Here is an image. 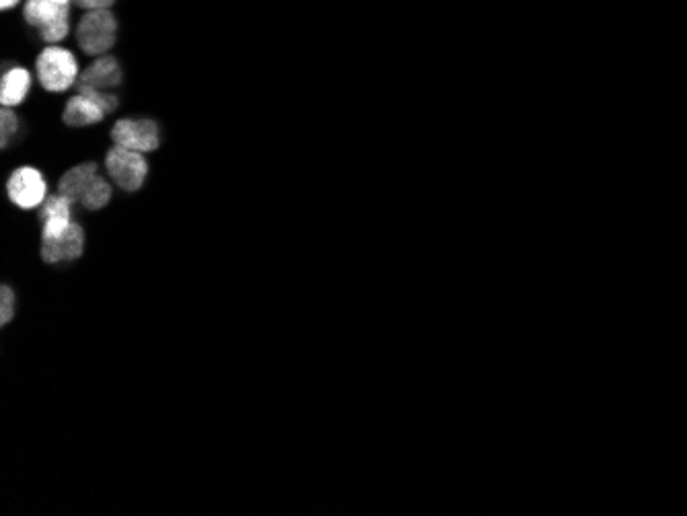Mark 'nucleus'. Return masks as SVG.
I'll return each instance as SVG.
<instances>
[{
	"label": "nucleus",
	"mask_w": 687,
	"mask_h": 516,
	"mask_svg": "<svg viewBox=\"0 0 687 516\" xmlns=\"http://www.w3.org/2000/svg\"><path fill=\"white\" fill-rule=\"evenodd\" d=\"M35 70H38V79L42 83V87L46 91L52 93H62L66 89H70L79 81V62L70 50L66 48H46L40 56H38V64H35Z\"/></svg>",
	"instance_id": "obj_1"
},
{
	"label": "nucleus",
	"mask_w": 687,
	"mask_h": 516,
	"mask_svg": "<svg viewBox=\"0 0 687 516\" xmlns=\"http://www.w3.org/2000/svg\"><path fill=\"white\" fill-rule=\"evenodd\" d=\"M118 38V21L116 17L107 11H89L79 27H77V42L79 48L89 56H99L110 52Z\"/></svg>",
	"instance_id": "obj_2"
},
{
	"label": "nucleus",
	"mask_w": 687,
	"mask_h": 516,
	"mask_svg": "<svg viewBox=\"0 0 687 516\" xmlns=\"http://www.w3.org/2000/svg\"><path fill=\"white\" fill-rule=\"evenodd\" d=\"M105 169L124 192H138L149 175V163L142 153L114 146L105 157Z\"/></svg>",
	"instance_id": "obj_3"
},
{
	"label": "nucleus",
	"mask_w": 687,
	"mask_h": 516,
	"mask_svg": "<svg viewBox=\"0 0 687 516\" xmlns=\"http://www.w3.org/2000/svg\"><path fill=\"white\" fill-rule=\"evenodd\" d=\"M7 192L13 204L23 210H31L48 200V183L35 167H19L7 181Z\"/></svg>",
	"instance_id": "obj_4"
},
{
	"label": "nucleus",
	"mask_w": 687,
	"mask_h": 516,
	"mask_svg": "<svg viewBox=\"0 0 687 516\" xmlns=\"http://www.w3.org/2000/svg\"><path fill=\"white\" fill-rule=\"evenodd\" d=\"M112 140L116 146H124V149L136 151V153H153L159 149L161 136L159 126L153 120L140 118V120H120L112 128Z\"/></svg>",
	"instance_id": "obj_5"
},
{
	"label": "nucleus",
	"mask_w": 687,
	"mask_h": 516,
	"mask_svg": "<svg viewBox=\"0 0 687 516\" xmlns=\"http://www.w3.org/2000/svg\"><path fill=\"white\" fill-rule=\"evenodd\" d=\"M85 249V231L81 225L72 223L60 237L42 241V260L46 264L75 262Z\"/></svg>",
	"instance_id": "obj_6"
},
{
	"label": "nucleus",
	"mask_w": 687,
	"mask_h": 516,
	"mask_svg": "<svg viewBox=\"0 0 687 516\" xmlns=\"http://www.w3.org/2000/svg\"><path fill=\"white\" fill-rule=\"evenodd\" d=\"M122 66L114 56H103L95 60L77 81V87H91L97 91L114 89L122 83Z\"/></svg>",
	"instance_id": "obj_7"
},
{
	"label": "nucleus",
	"mask_w": 687,
	"mask_h": 516,
	"mask_svg": "<svg viewBox=\"0 0 687 516\" xmlns=\"http://www.w3.org/2000/svg\"><path fill=\"white\" fill-rule=\"evenodd\" d=\"M70 200L60 196H50L42 204V237L54 239L60 237L72 223H70Z\"/></svg>",
	"instance_id": "obj_8"
},
{
	"label": "nucleus",
	"mask_w": 687,
	"mask_h": 516,
	"mask_svg": "<svg viewBox=\"0 0 687 516\" xmlns=\"http://www.w3.org/2000/svg\"><path fill=\"white\" fill-rule=\"evenodd\" d=\"M103 118H105V109L95 99H91L89 95H83V93L68 99L66 109H64V122L68 126H75V128L97 124Z\"/></svg>",
	"instance_id": "obj_9"
},
{
	"label": "nucleus",
	"mask_w": 687,
	"mask_h": 516,
	"mask_svg": "<svg viewBox=\"0 0 687 516\" xmlns=\"http://www.w3.org/2000/svg\"><path fill=\"white\" fill-rule=\"evenodd\" d=\"M31 91V72L23 66L9 68L0 81V101L5 107H15L25 101Z\"/></svg>",
	"instance_id": "obj_10"
},
{
	"label": "nucleus",
	"mask_w": 687,
	"mask_h": 516,
	"mask_svg": "<svg viewBox=\"0 0 687 516\" xmlns=\"http://www.w3.org/2000/svg\"><path fill=\"white\" fill-rule=\"evenodd\" d=\"M97 165L95 163H83L79 167H72L70 171H66L60 179V194L70 200V202H81L85 190L89 188V183L93 181V177H97Z\"/></svg>",
	"instance_id": "obj_11"
},
{
	"label": "nucleus",
	"mask_w": 687,
	"mask_h": 516,
	"mask_svg": "<svg viewBox=\"0 0 687 516\" xmlns=\"http://www.w3.org/2000/svg\"><path fill=\"white\" fill-rule=\"evenodd\" d=\"M66 11H70L64 5H56L54 0H27L23 17L31 27H38L40 31L54 23L58 17H62Z\"/></svg>",
	"instance_id": "obj_12"
},
{
	"label": "nucleus",
	"mask_w": 687,
	"mask_h": 516,
	"mask_svg": "<svg viewBox=\"0 0 687 516\" xmlns=\"http://www.w3.org/2000/svg\"><path fill=\"white\" fill-rule=\"evenodd\" d=\"M112 196H114V190H112L110 183H107L101 175H97L89 183V188L85 190V194L81 198V204L87 210H101V208H105L107 204H110Z\"/></svg>",
	"instance_id": "obj_13"
},
{
	"label": "nucleus",
	"mask_w": 687,
	"mask_h": 516,
	"mask_svg": "<svg viewBox=\"0 0 687 516\" xmlns=\"http://www.w3.org/2000/svg\"><path fill=\"white\" fill-rule=\"evenodd\" d=\"M19 130V118L11 112L9 107L3 109V114H0V134H3V149L9 146V140L17 134Z\"/></svg>",
	"instance_id": "obj_14"
},
{
	"label": "nucleus",
	"mask_w": 687,
	"mask_h": 516,
	"mask_svg": "<svg viewBox=\"0 0 687 516\" xmlns=\"http://www.w3.org/2000/svg\"><path fill=\"white\" fill-rule=\"evenodd\" d=\"M15 315V292L9 286L0 290V323L7 325Z\"/></svg>",
	"instance_id": "obj_15"
},
{
	"label": "nucleus",
	"mask_w": 687,
	"mask_h": 516,
	"mask_svg": "<svg viewBox=\"0 0 687 516\" xmlns=\"http://www.w3.org/2000/svg\"><path fill=\"white\" fill-rule=\"evenodd\" d=\"M75 3L81 7V9H87V11H99V9H107V7H112L116 0H75Z\"/></svg>",
	"instance_id": "obj_16"
},
{
	"label": "nucleus",
	"mask_w": 687,
	"mask_h": 516,
	"mask_svg": "<svg viewBox=\"0 0 687 516\" xmlns=\"http://www.w3.org/2000/svg\"><path fill=\"white\" fill-rule=\"evenodd\" d=\"M19 0H0V7H3V11H9L13 7H17Z\"/></svg>",
	"instance_id": "obj_17"
},
{
	"label": "nucleus",
	"mask_w": 687,
	"mask_h": 516,
	"mask_svg": "<svg viewBox=\"0 0 687 516\" xmlns=\"http://www.w3.org/2000/svg\"><path fill=\"white\" fill-rule=\"evenodd\" d=\"M54 3H56V5H64V7H68L70 0H54Z\"/></svg>",
	"instance_id": "obj_18"
}]
</instances>
